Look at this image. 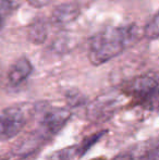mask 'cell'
I'll return each instance as SVG.
<instances>
[{"instance_id":"6da1fadb","label":"cell","mask_w":159,"mask_h":160,"mask_svg":"<svg viewBox=\"0 0 159 160\" xmlns=\"http://www.w3.org/2000/svg\"><path fill=\"white\" fill-rule=\"evenodd\" d=\"M138 28L134 24L110 26L92 36L88 59L92 64L102 65L118 57L137 39Z\"/></svg>"},{"instance_id":"52a82bcc","label":"cell","mask_w":159,"mask_h":160,"mask_svg":"<svg viewBox=\"0 0 159 160\" xmlns=\"http://www.w3.org/2000/svg\"><path fill=\"white\" fill-rule=\"evenodd\" d=\"M33 71V64L27 58L22 57L17 59L12 65L8 73L9 82L12 85H19L31 75Z\"/></svg>"},{"instance_id":"9c48e42d","label":"cell","mask_w":159,"mask_h":160,"mask_svg":"<svg viewBox=\"0 0 159 160\" xmlns=\"http://www.w3.org/2000/svg\"><path fill=\"white\" fill-rule=\"evenodd\" d=\"M105 132H106V131H100V132H97V133H95V134H92V135H89V136H87L86 138L83 139L82 143H81L77 147H75L74 152L79 157L84 156L96 143H98V141L105 135Z\"/></svg>"},{"instance_id":"277c9868","label":"cell","mask_w":159,"mask_h":160,"mask_svg":"<svg viewBox=\"0 0 159 160\" xmlns=\"http://www.w3.org/2000/svg\"><path fill=\"white\" fill-rule=\"evenodd\" d=\"M70 117V110L64 109V108H53V109L48 110L42 116L37 132L47 141L48 138L57 134L66 125Z\"/></svg>"},{"instance_id":"4fadbf2b","label":"cell","mask_w":159,"mask_h":160,"mask_svg":"<svg viewBox=\"0 0 159 160\" xmlns=\"http://www.w3.org/2000/svg\"><path fill=\"white\" fill-rule=\"evenodd\" d=\"M68 100L70 101L71 105L74 106V105H77V103L82 102V95L79 93H73V92H71L68 95Z\"/></svg>"},{"instance_id":"7a4b0ae2","label":"cell","mask_w":159,"mask_h":160,"mask_svg":"<svg viewBox=\"0 0 159 160\" xmlns=\"http://www.w3.org/2000/svg\"><path fill=\"white\" fill-rule=\"evenodd\" d=\"M28 119V108L12 106L0 112V141L15 137L25 127Z\"/></svg>"},{"instance_id":"30bf717a","label":"cell","mask_w":159,"mask_h":160,"mask_svg":"<svg viewBox=\"0 0 159 160\" xmlns=\"http://www.w3.org/2000/svg\"><path fill=\"white\" fill-rule=\"evenodd\" d=\"M17 4L12 0H0V31L2 30L7 19L14 12Z\"/></svg>"},{"instance_id":"8fae6325","label":"cell","mask_w":159,"mask_h":160,"mask_svg":"<svg viewBox=\"0 0 159 160\" xmlns=\"http://www.w3.org/2000/svg\"><path fill=\"white\" fill-rule=\"evenodd\" d=\"M144 36L149 40H156L159 36L158 31V14H154L151 21L145 25L144 28Z\"/></svg>"},{"instance_id":"7c38bea8","label":"cell","mask_w":159,"mask_h":160,"mask_svg":"<svg viewBox=\"0 0 159 160\" xmlns=\"http://www.w3.org/2000/svg\"><path fill=\"white\" fill-rule=\"evenodd\" d=\"M26 1H27L33 8L40 9V8H44V7L48 6L51 2V0H26Z\"/></svg>"},{"instance_id":"3957f363","label":"cell","mask_w":159,"mask_h":160,"mask_svg":"<svg viewBox=\"0 0 159 160\" xmlns=\"http://www.w3.org/2000/svg\"><path fill=\"white\" fill-rule=\"evenodd\" d=\"M131 94L152 107H155L158 98V82L157 78L153 75H142L134 78L129 87Z\"/></svg>"},{"instance_id":"ba28073f","label":"cell","mask_w":159,"mask_h":160,"mask_svg":"<svg viewBox=\"0 0 159 160\" xmlns=\"http://www.w3.org/2000/svg\"><path fill=\"white\" fill-rule=\"evenodd\" d=\"M48 37V24L42 18L35 19L27 28V39L34 45H42Z\"/></svg>"},{"instance_id":"8992f818","label":"cell","mask_w":159,"mask_h":160,"mask_svg":"<svg viewBox=\"0 0 159 160\" xmlns=\"http://www.w3.org/2000/svg\"><path fill=\"white\" fill-rule=\"evenodd\" d=\"M81 14V8L75 2H63L53 9L52 20L57 24H66L74 22Z\"/></svg>"},{"instance_id":"5b68a950","label":"cell","mask_w":159,"mask_h":160,"mask_svg":"<svg viewBox=\"0 0 159 160\" xmlns=\"http://www.w3.org/2000/svg\"><path fill=\"white\" fill-rule=\"evenodd\" d=\"M121 98L117 94H108L98 97L88 110V114L94 119H106L116 110V107L120 105Z\"/></svg>"}]
</instances>
